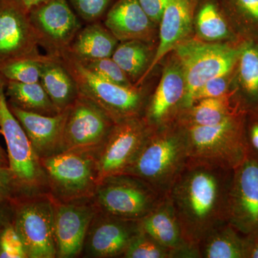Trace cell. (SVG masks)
<instances>
[{"mask_svg": "<svg viewBox=\"0 0 258 258\" xmlns=\"http://www.w3.org/2000/svg\"><path fill=\"white\" fill-rule=\"evenodd\" d=\"M198 249L200 258H244L243 235L227 222L204 237Z\"/></svg>", "mask_w": 258, "mask_h": 258, "instance_id": "83f0119b", "label": "cell"}, {"mask_svg": "<svg viewBox=\"0 0 258 258\" xmlns=\"http://www.w3.org/2000/svg\"><path fill=\"white\" fill-rule=\"evenodd\" d=\"M245 120L243 111L216 125H181L184 129L189 157L214 161L235 169L249 152Z\"/></svg>", "mask_w": 258, "mask_h": 258, "instance_id": "5b68a950", "label": "cell"}, {"mask_svg": "<svg viewBox=\"0 0 258 258\" xmlns=\"http://www.w3.org/2000/svg\"><path fill=\"white\" fill-rule=\"evenodd\" d=\"M189 158L184 129L176 121L151 129L137 157L123 174L139 178L166 196Z\"/></svg>", "mask_w": 258, "mask_h": 258, "instance_id": "7a4b0ae2", "label": "cell"}, {"mask_svg": "<svg viewBox=\"0 0 258 258\" xmlns=\"http://www.w3.org/2000/svg\"><path fill=\"white\" fill-rule=\"evenodd\" d=\"M234 169L214 161L189 158L168 194L186 240L198 244L228 222Z\"/></svg>", "mask_w": 258, "mask_h": 258, "instance_id": "6da1fadb", "label": "cell"}, {"mask_svg": "<svg viewBox=\"0 0 258 258\" xmlns=\"http://www.w3.org/2000/svg\"><path fill=\"white\" fill-rule=\"evenodd\" d=\"M119 41L101 22L88 23L78 32L68 52L80 61L111 57Z\"/></svg>", "mask_w": 258, "mask_h": 258, "instance_id": "7402d4cb", "label": "cell"}, {"mask_svg": "<svg viewBox=\"0 0 258 258\" xmlns=\"http://www.w3.org/2000/svg\"><path fill=\"white\" fill-rule=\"evenodd\" d=\"M18 197V191L9 164L0 161V203H11Z\"/></svg>", "mask_w": 258, "mask_h": 258, "instance_id": "8d00e7d4", "label": "cell"}, {"mask_svg": "<svg viewBox=\"0 0 258 258\" xmlns=\"http://www.w3.org/2000/svg\"><path fill=\"white\" fill-rule=\"evenodd\" d=\"M88 70L102 79L107 80L119 86L134 87L126 75L112 57L98 59V60L80 61Z\"/></svg>", "mask_w": 258, "mask_h": 258, "instance_id": "d6a6232c", "label": "cell"}, {"mask_svg": "<svg viewBox=\"0 0 258 258\" xmlns=\"http://www.w3.org/2000/svg\"><path fill=\"white\" fill-rule=\"evenodd\" d=\"M241 88L251 103L258 101V46L252 42L241 47L238 60Z\"/></svg>", "mask_w": 258, "mask_h": 258, "instance_id": "f1b7e54d", "label": "cell"}, {"mask_svg": "<svg viewBox=\"0 0 258 258\" xmlns=\"http://www.w3.org/2000/svg\"><path fill=\"white\" fill-rule=\"evenodd\" d=\"M166 196L139 178L120 174L99 181L92 198L98 211L140 220L155 210Z\"/></svg>", "mask_w": 258, "mask_h": 258, "instance_id": "52a82bcc", "label": "cell"}, {"mask_svg": "<svg viewBox=\"0 0 258 258\" xmlns=\"http://www.w3.org/2000/svg\"><path fill=\"white\" fill-rule=\"evenodd\" d=\"M186 81L181 64L174 52L166 62L160 81L146 105L142 118L151 129L171 124L183 109Z\"/></svg>", "mask_w": 258, "mask_h": 258, "instance_id": "4fadbf2b", "label": "cell"}, {"mask_svg": "<svg viewBox=\"0 0 258 258\" xmlns=\"http://www.w3.org/2000/svg\"><path fill=\"white\" fill-rule=\"evenodd\" d=\"M244 258H258V230L243 235Z\"/></svg>", "mask_w": 258, "mask_h": 258, "instance_id": "ab89813d", "label": "cell"}, {"mask_svg": "<svg viewBox=\"0 0 258 258\" xmlns=\"http://www.w3.org/2000/svg\"><path fill=\"white\" fill-rule=\"evenodd\" d=\"M10 205L12 222L23 242L27 257H57L51 197H18Z\"/></svg>", "mask_w": 258, "mask_h": 258, "instance_id": "9c48e42d", "label": "cell"}, {"mask_svg": "<svg viewBox=\"0 0 258 258\" xmlns=\"http://www.w3.org/2000/svg\"><path fill=\"white\" fill-rule=\"evenodd\" d=\"M103 25L119 42L141 40L155 45L159 26L149 18L138 0H117L104 17Z\"/></svg>", "mask_w": 258, "mask_h": 258, "instance_id": "ffe728a7", "label": "cell"}, {"mask_svg": "<svg viewBox=\"0 0 258 258\" xmlns=\"http://www.w3.org/2000/svg\"><path fill=\"white\" fill-rule=\"evenodd\" d=\"M141 230L169 249L172 258H200L198 247L186 240L169 197L139 220Z\"/></svg>", "mask_w": 258, "mask_h": 258, "instance_id": "d6986e66", "label": "cell"}, {"mask_svg": "<svg viewBox=\"0 0 258 258\" xmlns=\"http://www.w3.org/2000/svg\"><path fill=\"white\" fill-rule=\"evenodd\" d=\"M0 161L8 164V154L5 153L4 149L0 145Z\"/></svg>", "mask_w": 258, "mask_h": 258, "instance_id": "7bdbcfd3", "label": "cell"}, {"mask_svg": "<svg viewBox=\"0 0 258 258\" xmlns=\"http://www.w3.org/2000/svg\"><path fill=\"white\" fill-rule=\"evenodd\" d=\"M40 82L60 113L68 109L79 96L77 84L60 57L48 55L44 61Z\"/></svg>", "mask_w": 258, "mask_h": 258, "instance_id": "603a6c76", "label": "cell"}, {"mask_svg": "<svg viewBox=\"0 0 258 258\" xmlns=\"http://www.w3.org/2000/svg\"><path fill=\"white\" fill-rule=\"evenodd\" d=\"M47 57L45 54L40 57H20L0 62V75L12 82H40L42 63Z\"/></svg>", "mask_w": 258, "mask_h": 258, "instance_id": "f546056e", "label": "cell"}, {"mask_svg": "<svg viewBox=\"0 0 258 258\" xmlns=\"http://www.w3.org/2000/svg\"><path fill=\"white\" fill-rule=\"evenodd\" d=\"M228 222L243 235L258 230V158L249 152L234 169Z\"/></svg>", "mask_w": 258, "mask_h": 258, "instance_id": "5bb4252c", "label": "cell"}, {"mask_svg": "<svg viewBox=\"0 0 258 258\" xmlns=\"http://www.w3.org/2000/svg\"><path fill=\"white\" fill-rule=\"evenodd\" d=\"M60 59L76 81L79 93L101 107L115 123L142 117L151 94L145 83L134 87L119 86L93 74L69 52Z\"/></svg>", "mask_w": 258, "mask_h": 258, "instance_id": "3957f363", "label": "cell"}, {"mask_svg": "<svg viewBox=\"0 0 258 258\" xmlns=\"http://www.w3.org/2000/svg\"><path fill=\"white\" fill-rule=\"evenodd\" d=\"M140 231L139 220L120 218L98 210L90 225L83 249L90 257H123L129 244Z\"/></svg>", "mask_w": 258, "mask_h": 258, "instance_id": "e0dca14e", "label": "cell"}, {"mask_svg": "<svg viewBox=\"0 0 258 258\" xmlns=\"http://www.w3.org/2000/svg\"><path fill=\"white\" fill-rule=\"evenodd\" d=\"M29 11L17 0H0V62L40 57Z\"/></svg>", "mask_w": 258, "mask_h": 258, "instance_id": "9a60e30c", "label": "cell"}, {"mask_svg": "<svg viewBox=\"0 0 258 258\" xmlns=\"http://www.w3.org/2000/svg\"><path fill=\"white\" fill-rule=\"evenodd\" d=\"M113 0H68L71 8L86 24L101 22Z\"/></svg>", "mask_w": 258, "mask_h": 258, "instance_id": "836d02e7", "label": "cell"}, {"mask_svg": "<svg viewBox=\"0 0 258 258\" xmlns=\"http://www.w3.org/2000/svg\"><path fill=\"white\" fill-rule=\"evenodd\" d=\"M230 23L258 32V0H219Z\"/></svg>", "mask_w": 258, "mask_h": 258, "instance_id": "4dcf8cb0", "label": "cell"}, {"mask_svg": "<svg viewBox=\"0 0 258 258\" xmlns=\"http://www.w3.org/2000/svg\"><path fill=\"white\" fill-rule=\"evenodd\" d=\"M232 93L217 98H204L181 111L176 122L182 125H212L222 123L244 110L232 102Z\"/></svg>", "mask_w": 258, "mask_h": 258, "instance_id": "cb8c5ba5", "label": "cell"}, {"mask_svg": "<svg viewBox=\"0 0 258 258\" xmlns=\"http://www.w3.org/2000/svg\"><path fill=\"white\" fill-rule=\"evenodd\" d=\"M114 123L101 107L79 93L68 108L60 152H97Z\"/></svg>", "mask_w": 258, "mask_h": 258, "instance_id": "8fae6325", "label": "cell"}, {"mask_svg": "<svg viewBox=\"0 0 258 258\" xmlns=\"http://www.w3.org/2000/svg\"><path fill=\"white\" fill-rule=\"evenodd\" d=\"M57 257H75L83 249L98 209L84 202H61L52 198Z\"/></svg>", "mask_w": 258, "mask_h": 258, "instance_id": "2e32d148", "label": "cell"}, {"mask_svg": "<svg viewBox=\"0 0 258 258\" xmlns=\"http://www.w3.org/2000/svg\"><path fill=\"white\" fill-rule=\"evenodd\" d=\"M123 257L172 258V254L169 249L141 230L129 244Z\"/></svg>", "mask_w": 258, "mask_h": 258, "instance_id": "1f68e13d", "label": "cell"}, {"mask_svg": "<svg viewBox=\"0 0 258 258\" xmlns=\"http://www.w3.org/2000/svg\"><path fill=\"white\" fill-rule=\"evenodd\" d=\"M230 74L213 78L204 83L194 95L192 103L204 98H217L230 93ZM192 105V104H191Z\"/></svg>", "mask_w": 258, "mask_h": 258, "instance_id": "d590c367", "label": "cell"}, {"mask_svg": "<svg viewBox=\"0 0 258 258\" xmlns=\"http://www.w3.org/2000/svg\"><path fill=\"white\" fill-rule=\"evenodd\" d=\"M240 50L227 42H208L191 37L174 49L186 81L182 111L191 106L194 95L204 83L232 72Z\"/></svg>", "mask_w": 258, "mask_h": 258, "instance_id": "8992f818", "label": "cell"}, {"mask_svg": "<svg viewBox=\"0 0 258 258\" xmlns=\"http://www.w3.org/2000/svg\"><path fill=\"white\" fill-rule=\"evenodd\" d=\"M150 131L142 117L115 123L96 153L98 183L123 174L137 157Z\"/></svg>", "mask_w": 258, "mask_h": 258, "instance_id": "7c38bea8", "label": "cell"}, {"mask_svg": "<svg viewBox=\"0 0 258 258\" xmlns=\"http://www.w3.org/2000/svg\"><path fill=\"white\" fill-rule=\"evenodd\" d=\"M20 4L23 5L28 11H30L34 7L40 4L45 0H17Z\"/></svg>", "mask_w": 258, "mask_h": 258, "instance_id": "b9f144b4", "label": "cell"}, {"mask_svg": "<svg viewBox=\"0 0 258 258\" xmlns=\"http://www.w3.org/2000/svg\"><path fill=\"white\" fill-rule=\"evenodd\" d=\"M149 18L159 26L168 0H138Z\"/></svg>", "mask_w": 258, "mask_h": 258, "instance_id": "74e56055", "label": "cell"}, {"mask_svg": "<svg viewBox=\"0 0 258 258\" xmlns=\"http://www.w3.org/2000/svg\"><path fill=\"white\" fill-rule=\"evenodd\" d=\"M5 86L6 80L0 75V133L8 148L10 169L18 197L38 196L48 187L46 175L25 130L10 110Z\"/></svg>", "mask_w": 258, "mask_h": 258, "instance_id": "277c9868", "label": "cell"}, {"mask_svg": "<svg viewBox=\"0 0 258 258\" xmlns=\"http://www.w3.org/2000/svg\"><path fill=\"white\" fill-rule=\"evenodd\" d=\"M13 211L10 203H0V233L3 228L12 222Z\"/></svg>", "mask_w": 258, "mask_h": 258, "instance_id": "60d3db41", "label": "cell"}, {"mask_svg": "<svg viewBox=\"0 0 258 258\" xmlns=\"http://www.w3.org/2000/svg\"><path fill=\"white\" fill-rule=\"evenodd\" d=\"M96 153L66 151L40 159L52 198L61 202L92 198L98 184Z\"/></svg>", "mask_w": 258, "mask_h": 258, "instance_id": "ba28073f", "label": "cell"}, {"mask_svg": "<svg viewBox=\"0 0 258 258\" xmlns=\"http://www.w3.org/2000/svg\"><path fill=\"white\" fill-rule=\"evenodd\" d=\"M0 258H27L23 242L12 222L0 233Z\"/></svg>", "mask_w": 258, "mask_h": 258, "instance_id": "e575fe53", "label": "cell"}, {"mask_svg": "<svg viewBox=\"0 0 258 258\" xmlns=\"http://www.w3.org/2000/svg\"><path fill=\"white\" fill-rule=\"evenodd\" d=\"M229 23L219 0H200L194 20L195 37L208 42L232 40L233 36Z\"/></svg>", "mask_w": 258, "mask_h": 258, "instance_id": "484cf974", "label": "cell"}, {"mask_svg": "<svg viewBox=\"0 0 258 258\" xmlns=\"http://www.w3.org/2000/svg\"><path fill=\"white\" fill-rule=\"evenodd\" d=\"M5 94L9 104L24 111L45 115L60 113L40 82L22 83L6 81Z\"/></svg>", "mask_w": 258, "mask_h": 258, "instance_id": "4316f807", "label": "cell"}, {"mask_svg": "<svg viewBox=\"0 0 258 258\" xmlns=\"http://www.w3.org/2000/svg\"><path fill=\"white\" fill-rule=\"evenodd\" d=\"M200 0H168L159 25L158 44L145 81L166 55L189 39L194 30L195 13Z\"/></svg>", "mask_w": 258, "mask_h": 258, "instance_id": "ac0fdd59", "label": "cell"}, {"mask_svg": "<svg viewBox=\"0 0 258 258\" xmlns=\"http://www.w3.org/2000/svg\"><path fill=\"white\" fill-rule=\"evenodd\" d=\"M9 106L40 159L60 152L68 109L55 115H45Z\"/></svg>", "mask_w": 258, "mask_h": 258, "instance_id": "44dd1931", "label": "cell"}, {"mask_svg": "<svg viewBox=\"0 0 258 258\" xmlns=\"http://www.w3.org/2000/svg\"><path fill=\"white\" fill-rule=\"evenodd\" d=\"M154 45L141 40L120 42L112 55V59L135 86L145 83L146 74L155 54Z\"/></svg>", "mask_w": 258, "mask_h": 258, "instance_id": "d4e9b609", "label": "cell"}, {"mask_svg": "<svg viewBox=\"0 0 258 258\" xmlns=\"http://www.w3.org/2000/svg\"><path fill=\"white\" fill-rule=\"evenodd\" d=\"M249 123H246L245 134L249 152L258 158V116L252 115Z\"/></svg>", "mask_w": 258, "mask_h": 258, "instance_id": "f35d334b", "label": "cell"}, {"mask_svg": "<svg viewBox=\"0 0 258 258\" xmlns=\"http://www.w3.org/2000/svg\"><path fill=\"white\" fill-rule=\"evenodd\" d=\"M29 19L39 47L55 57L68 52L83 27L68 0H45L29 11Z\"/></svg>", "mask_w": 258, "mask_h": 258, "instance_id": "30bf717a", "label": "cell"}]
</instances>
